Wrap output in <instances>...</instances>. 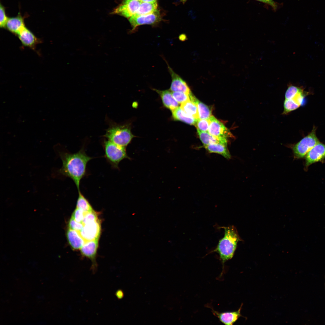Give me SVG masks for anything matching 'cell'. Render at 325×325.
I'll list each match as a JSON object with an SVG mask.
<instances>
[{
    "instance_id": "obj_24",
    "label": "cell",
    "mask_w": 325,
    "mask_h": 325,
    "mask_svg": "<svg viewBox=\"0 0 325 325\" xmlns=\"http://www.w3.org/2000/svg\"><path fill=\"white\" fill-rule=\"evenodd\" d=\"M76 205V208L82 210L85 212L94 210L88 201L80 191H78V197Z\"/></svg>"
},
{
    "instance_id": "obj_28",
    "label": "cell",
    "mask_w": 325,
    "mask_h": 325,
    "mask_svg": "<svg viewBox=\"0 0 325 325\" xmlns=\"http://www.w3.org/2000/svg\"><path fill=\"white\" fill-rule=\"evenodd\" d=\"M301 88L291 85L288 87L285 93V99L292 98L301 89Z\"/></svg>"
},
{
    "instance_id": "obj_32",
    "label": "cell",
    "mask_w": 325,
    "mask_h": 325,
    "mask_svg": "<svg viewBox=\"0 0 325 325\" xmlns=\"http://www.w3.org/2000/svg\"><path fill=\"white\" fill-rule=\"evenodd\" d=\"M260 2L271 6L274 11H276L278 7L277 3L273 0H255Z\"/></svg>"
},
{
    "instance_id": "obj_20",
    "label": "cell",
    "mask_w": 325,
    "mask_h": 325,
    "mask_svg": "<svg viewBox=\"0 0 325 325\" xmlns=\"http://www.w3.org/2000/svg\"><path fill=\"white\" fill-rule=\"evenodd\" d=\"M227 145L221 143H217L204 147L210 153H217L222 155L227 159H230L231 157V155Z\"/></svg>"
},
{
    "instance_id": "obj_10",
    "label": "cell",
    "mask_w": 325,
    "mask_h": 325,
    "mask_svg": "<svg viewBox=\"0 0 325 325\" xmlns=\"http://www.w3.org/2000/svg\"><path fill=\"white\" fill-rule=\"evenodd\" d=\"M167 65L168 71L171 76L172 82L170 90L172 92H181L189 95L191 93L186 82L176 73L165 60Z\"/></svg>"
},
{
    "instance_id": "obj_4",
    "label": "cell",
    "mask_w": 325,
    "mask_h": 325,
    "mask_svg": "<svg viewBox=\"0 0 325 325\" xmlns=\"http://www.w3.org/2000/svg\"><path fill=\"white\" fill-rule=\"evenodd\" d=\"M104 157L111 166L119 169L120 162L124 159H132L127 155L125 147L120 146L107 140L104 142Z\"/></svg>"
},
{
    "instance_id": "obj_36",
    "label": "cell",
    "mask_w": 325,
    "mask_h": 325,
    "mask_svg": "<svg viewBox=\"0 0 325 325\" xmlns=\"http://www.w3.org/2000/svg\"><path fill=\"white\" fill-rule=\"evenodd\" d=\"M130 0H123V1H122V2H126V1H130Z\"/></svg>"
},
{
    "instance_id": "obj_21",
    "label": "cell",
    "mask_w": 325,
    "mask_h": 325,
    "mask_svg": "<svg viewBox=\"0 0 325 325\" xmlns=\"http://www.w3.org/2000/svg\"><path fill=\"white\" fill-rule=\"evenodd\" d=\"M157 2H141L138 10L134 15H141L152 13L157 11Z\"/></svg>"
},
{
    "instance_id": "obj_19",
    "label": "cell",
    "mask_w": 325,
    "mask_h": 325,
    "mask_svg": "<svg viewBox=\"0 0 325 325\" xmlns=\"http://www.w3.org/2000/svg\"><path fill=\"white\" fill-rule=\"evenodd\" d=\"M190 100L197 105L200 119H209L212 116L211 111L209 107L198 100L191 93L189 94Z\"/></svg>"
},
{
    "instance_id": "obj_6",
    "label": "cell",
    "mask_w": 325,
    "mask_h": 325,
    "mask_svg": "<svg viewBox=\"0 0 325 325\" xmlns=\"http://www.w3.org/2000/svg\"><path fill=\"white\" fill-rule=\"evenodd\" d=\"M162 17L159 11L149 14L134 15L128 19L132 27V31H135L138 26L144 25L154 26L161 21Z\"/></svg>"
},
{
    "instance_id": "obj_16",
    "label": "cell",
    "mask_w": 325,
    "mask_h": 325,
    "mask_svg": "<svg viewBox=\"0 0 325 325\" xmlns=\"http://www.w3.org/2000/svg\"><path fill=\"white\" fill-rule=\"evenodd\" d=\"M161 98L164 105L171 111L178 107V103L173 97L172 92L169 90H160L154 89Z\"/></svg>"
},
{
    "instance_id": "obj_11",
    "label": "cell",
    "mask_w": 325,
    "mask_h": 325,
    "mask_svg": "<svg viewBox=\"0 0 325 325\" xmlns=\"http://www.w3.org/2000/svg\"><path fill=\"white\" fill-rule=\"evenodd\" d=\"M98 240L86 241L80 249L82 254L90 259L92 262L91 269L93 272L96 271L97 264L95 261Z\"/></svg>"
},
{
    "instance_id": "obj_3",
    "label": "cell",
    "mask_w": 325,
    "mask_h": 325,
    "mask_svg": "<svg viewBox=\"0 0 325 325\" xmlns=\"http://www.w3.org/2000/svg\"><path fill=\"white\" fill-rule=\"evenodd\" d=\"M104 136L108 140L120 146L126 147L134 136L126 125H111L106 130Z\"/></svg>"
},
{
    "instance_id": "obj_31",
    "label": "cell",
    "mask_w": 325,
    "mask_h": 325,
    "mask_svg": "<svg viewBox=\"0 0 325 325\" xmlns=\"http://www.w3.org/2000/svg\"><path fill=\"white\" fill-rule=\"evenodd\" d=\"M85 212L82 210L76 208L72 215V218L77 221L82 223Z\"/></svg>"
},
{
    "instance_id": "obj_23",
    "label": "cell",
    "mask_w": 325,
    "mask_h": 325,
    "mask_svg": "<svg viewBox=\"0 0 325 325\" xmlns=\"http://www.w3.org/2000/svg\"><path fill=\"white\" fill-rule=\"evenodd\" d=\"M180 107L188 116L197 119H199L197 106L191 100H189L181 104Z\"/></svg>"
},
{
    "instance_id": "obj_25",
    "label": "cell",
    "mask_w": 325,
    "mask_h": 325,
    "mask_svg": "<svg viewBox=\"0 0 325 325\" xmlns=\"http://www.w3.org/2000/svg\"><path fill=\"white\" fill-rule=\"evenodd\" d=\"M210 123L209 119H197L195 125L197 130L203 132H208Z\"/></svg>"
},
{
    "instance_id": "obj_8",
    "label": "cell",
    "mask_w": 325,
    "mask_h": 325,
    "mask_svg": "<svg viewBox=\"0 0 325 325\" xmlns=\"http://www.w3.org/2000/svg\"><path fill=\"white\" fill-rule=\"evenodd\" d=\"M325 159V144L319 142L308 153L305 157V166L307 169L312 164L323 162Z\"/></svg>"
},
{
    "instance_id": "obj_33",
    "label": "cell",
    "mask_w": 325,
    "mask_h": 325,
    "mask_svg": "<svg viewBox=\"0 0 325 325\" xmlns=\"http://www.w3.org/2000/svg\"><path fill=\"white\" fill-rule=\"evenodd\" d=\"M116 295L118 299H121L123 296V293L122 290H118L116 293Z\"/></svg>"
},
{
    "instance_id": "obj_29",
    "label": "cell",
    "mask_w": 325,
    "mask_h": 325,
    "mask_svg": "<svg viewBox=\"0 0 325 325\" xmlns=\"http://www.w3.org/2000/svg\"><path fill=\"white\" fill-rule=\"evenodd\" d=\"M8 17L6 13L5 7L0 3V26L1 28H5L6 24Z\"/></svg>"
},
{
    "instance_id": "obj_9",
    "label": "cell",
    "mask_w": 325,
    "mask_h": 325,
    "mask_svg": "<svg viewBox=\"0 0 325 325\" xmlns=\"http://www.w3.org/2000/svg\"><path fill=\"white\" fill-rule=\"evenodd\" d=\"M101 231V225L98 220L84 224L83 228L79 232L84 240L88 241L98 240Z\"/></svg>"
},
{
    "instance_id": "obj_22",
    "label": "cell",
    "mask_w": 325,
    "mask_h": 325,
    "mask_svg": "<svg viewBox=\"0 0 325 325\" xmlns=\"http://www.w3.org/2000/svg\"><path fill=\"white\" fill-rule=\"evenodd\" d=\"M173 118L175 120L180 121L191 125L195 124L197 119L190 117L187 115L178 107L172 111Z\"/></svg>"
},
{
    "instance_id": "obj_7",
    "label": "cell",
    "mask_w": 325,
    "mask_h": 325,
    "mask_svg": "<svg viewBox=\"0 0 325 325\" xmlns=\"http://www.w3.org/2000/svg\"><path fill=\"white\" fill-rule=\"evenodd\" d=\"M141 1V0H131L122 2L113 10L112 14H116L129 19L136 13Z\"/></svg>"
},
{
    "instance_id": "obj_15",
    "label": "cell",
    "mask_w": 325,
    "mask_h": 325,
    "mask_svg": "<svg viewBox=\"0 0 325 325\" xmlns=\"http://www.w3.org/2000/svg\"><path fill=\"white\" fill-rule=\"evenodd\" d=\"M17 36L22 43L25 46L34 48L40 42L33 33L25 26Z\"/></svg>"
},
{
    "instance_id": "obj_35",
    "label": "cell",
    "mask_w": 325,
    "mask_h": 325,
    "mask_svg": "<svg viewBox=\"0 0 325 325\" xmlns=\"http://www.w3.org/2000/svg\"><path fill=\"white\" fill-rule=\"evenodd\" d=\"M188 0H181L180 2L183 4H184Z\"/></svg>"
},
{
    "instance_id": "obj_17",
    "label": "cell",
    "mask_w": 325,
    "mask_h": 325,
    "mask_svg": "<svg viewBox=\"0 0 325 325\" xmlns=\"http://www.w3.org/2000/svg\"><path fill=\"white\" fill-rule=\"evenodd\" d=\"M67 234L68 241L74 249H80L86 241L79 231L69 228Z\"/></svg>"
},
{
    "instance_id": "obj_14",
    "label": "cell",
    "mask_w": 325,
    "mask_h": 325,
    "mask_svg": "<svg viewBox=\"0 0 325 325\" xmlns=\"http://www.w3.org/2000/svg\"><path fill=\"white\" fill-rule=\"evenodd\" d=\"M25 26L24 17L19 12L17 16L8 17L5 28L12 33L17 35Z\"/></svg>"
},
{
    "instance_id": "obj_34",
    "label": "cell",
    "mask_w": 325,
    "mask_h": 325,
    "mask_svg": "<svg viewBox=\"0 0 325 325\" xmlns=\"http://www.w3.org/2000/svg\"><path fill=\"white\" fill-rule=\"evenodd\" d=\"M141 2H156L157 0H141Z\"/></svg>"
},
{
    "instance_id": "obj_18",
    "label": "cell",
    "mask_w": 325,
    "mask_h": 325,
    "mask_svg": "<svg viewBox=\"0 0 325 325\" xmlns=\"http://www.w3.org/2000/svg\"><path fill=\"white\" fill-rule=\"evenodd\" d=\"M197 132L200 139L204 146L217 143L227 145V138L216 137L211 135L208 132L201 131L198 130Z\"/></svg>"
},
{
    "instance_id": "obj_13",
    "label": "cell",
    "mask_w": 325,
    "mask_h": 325,
    "mask_svg": "<svg viewBox=\"0 0 325 325\" xmlns=\"http://www.w3.org/2000/svg\"><path fill=\"white\" fill-rule=\"evenodd\" d=\"M242 305L237 311L220 312L210 308L213 315L217 317L219 321L226 325H232L241 316L240 312Z\"/></svg>"
},
{
    "instance_id": "obj_1",
    "label": "cell",
    "mask_w": 325,
    "mask_h": 325,
    "mask_svg": "<svg viewBox=\"0 0 325 325\" xmlns=\"http://www.w3.org/2000/svg\"><path fill=\"white\" fill-rule=\"evenodd\" d=\"M60 155L62 166L59 172L71 179L78 191H80L81 181L87 174V164L93 158L88 156L83 148L75 153H62Z\"/></svg>"
},
{
    "instance_id": "obj_27",
    "label": "cell",
    "mask_w": 325,
    "mask_h": 325,
    "mask_svg": "<svg viewBox=\"0 0 325 325\" xmlns=\"http://www.w3.org/2000/svg\"><path fill=\"white\" fill-rule=\"evenodd\" d=\"M98 220L96 213L94 210L85 212L82 223L85 224L92 222Z\"/></svg>"
},
{
    "instance_id": "obj_30",
    "label": "cell",
    "mask_w": 325,
    "mask_h": 325,
    "mask_svg": "<svg viewBox=\"0 0 325 325\" xmlns=\"http://www.w3.org/2000/svg\"><path fill=\"white\" fill-rule=\"evenodd\" d=\"M69 228L79 232L83 228L84 224L82 223L76 221L71 217L69 222Z\"/></svg>"
},
{
    "instance_id": "obj_2",
    "label": "cell",
    "mask_w": 325,
    "mask_h": 325,
    "mask_svg": "<svg viewBox=\"0 0 325 325\" xmlns=\"http://www.w3.org/2000/svg\"><path fill=\"white\" fill-rule=\"evenodd\" d=\"M224 230V237L219 241L217 246L211 252H216L219 255L222 265V274L224 264L233 257L238 242L241 240L237 229L234 226L222 227Z\"/></svg>"
},
{
    "instance_id": "obj_5",
    "label": "cell",
    "mask_w": 325,
    "mask_h": 325,
    "mask_svg": "<svg viewBox=\"0 0 325 325\" xmlns=\"http://www.w3.org/2000/svg\"><path fill=\"white\" fill-rule=\"evenodd\" d=\"M316 128L314 127L311 132L297 143L289 145L292 150L294 159L305 158L309 151L320 142L316 134Z\"/></svg>"
},
{
    "instance_id": "obj_26",
    "label": "cell",
    "mask_w": 325,
    "mask_h": 325,
    "mask_svg": "<svg viewBox=\"0 0 325 325\" xmlns=\"http://www.w3.org/2000/svg\"><path fill=\"white\" fill-rule=\"evenodd\" d=\"M172 95L175 100L181 104L190 100L189 95L181 92H172Z\"/></svg>"
},
{
    "instance_id": "obj_12",
    "label": "cell",
    "mask_w": 325,
    "mask_h": 325,
    "mask_svg": "<svg viewBox=\"0 0 325 325\" xmlns=\"http://www.w3.org/2000/svg\"><path fill=\"white\" fill-rule=\"evenodd\" d=\"M210 123L208 132L211 135L218 138H227L232 135L224 125L213 116L209 118Z\"/></svg>"
}]
</instances>
